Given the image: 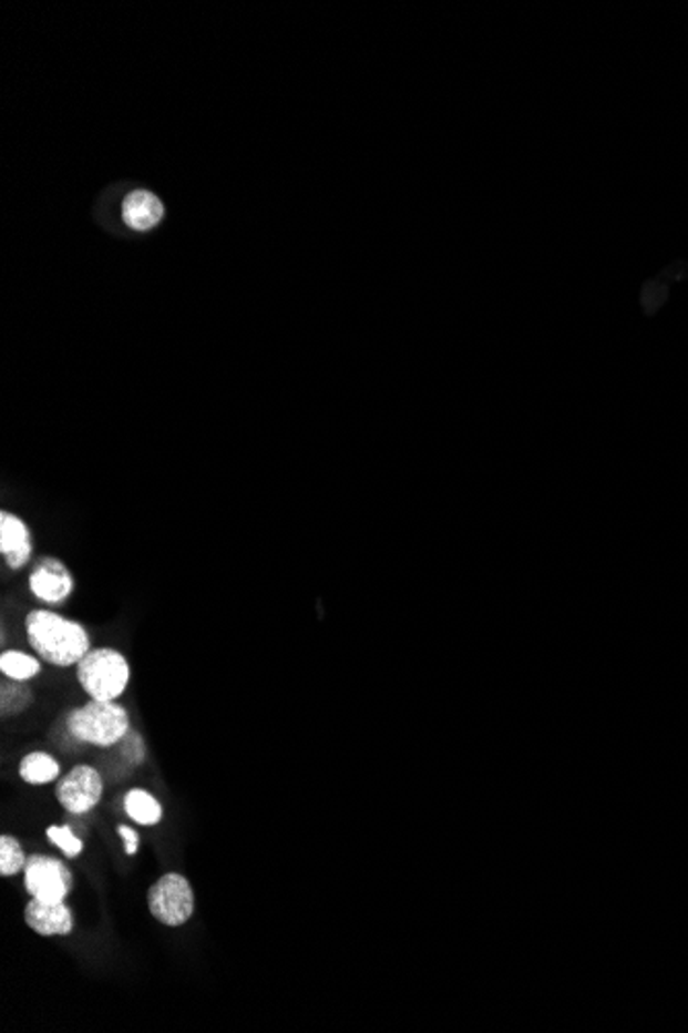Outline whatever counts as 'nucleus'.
Masks as SVG:
<instances>
[{"label":"nucleus","instance_id":"9","mask_svg":"<svg viewBox=\"0 0 688 1033\" xmlns=\"http://www.w3.org/2000/svg\"><path fill=\"white\" fill-rule=\"evenodd\" d=\"M23 918L25 924L40 937H66L73 932V910L64 901L50 903L31 898L25 906Z\"/></svg>","mask_w":688,"mask_h":1033},{"label":"nucleus","instance_id":"4","mask_svg":"<svg viewBox=\"0 0 688 1033\" xmlns=\"http://www.w3.org/2000/svg\"><path fill=\"white\" fill-rule=\"evenodd\" d=\"M148 912L163 927H184L196 910L191 881L184 875L167 872L160 877L147 893Z\"/></svg>","mask_w":688,"mask_h":1033},{"label":"nucleus","instance_id":"12","mask_svg":"<svg viewBox=\"0 0 688 1033\" xmlns=\"http://www.w3.org/2000/svg\"><path fill=\"white\" fill-rule=\"evenodd\" d=\"M19 776L23 783L31 784V786H44V784L59 780L60 764L45 751H33L21 759Z\"/></svg>","mask_w":688,"mask_h":1033},{"label":"nucleus","instance_id":"16","mask_svg":"<svg viewBox=\"0 0 688 1033\" xmlns=\"http://www.w3.org/2000/svg\"><path fill=\"white\" fill-rule=\"evenodd\" d=\"M45 838L52 841L66 858H76L83 855V841L74 836L69 826H50L45 829Z\"/></svg>","mask_w":688,"mask_h":1033},{"label":"nucleus","instance_id":"1","mask_svg":"<svg viewBox=\"0 0 688 1033\" xmlns=\"http://www.w3.org/2000/svg\"><path fill=\"white\" fill-rule=\"evenodd\" d=\"M25 637L30 648L48 665L76 666L91 650L88 630L50 608H33L25 615Z\"/></svg>","mask_w":688,"mask_h":1033},{"label":"nucleus","instance_id":"6","mask_svg":"<svg viewBox=\"0 0 688 1033\" xmlns=\"http://www.w3.org/2000/svg\"><path fill=\"white\" fill-rule=\"evenodd\" d=\"M102 797V774L88 764L74 766L57 786L59 805L71 815H85L95 809Z\"/></svg>","mask_w":688,"mask_h":1033},{"label":"nucleus","instance_id":"5","mask_svg":"<svg viewBox=\"0 0 688 1033\" xmlns=\"http://www.w3.org/2000/svg\"><path fill=\"white\" fill-rule=\"evenodd\" d=\"M25 889L35 900L60 903L73 889V872L62 860L45 855H33L25 865Z\"/></svg>","mask_w":688,"mask_h":1033},{"label":"nucleus","instance_id":"18","mask_svg":"<svg viewBox=\"0 0 688 1033\" xmlns=\"http://www.w3.org/2000/svg\"><path fill=\"white\" fill-rule=\"evenodd\" d=\"M117 833H120V838L124 840V852H126L129 857H134V855L138 852V833L129 826L117 827Z\"/></svg>","mask_w":688,"mask_h":1033},{"label":"nucleus","instance_id":"14","mask_svg":"<svg viewBox=\"0 0 688 1033\" xmlns=\"http://www.w3.org/2000/svg\"><path fill=\"white\" fill-rule=\"evenodd\" d=\"M31 702H33V694H31L28 681H13L4 677L2 687H0V709L4 718L25 712L30 708Z\"/></svg>","mask_w":688,"mask_h":1033},{"label":"nucleus","instance_id":"3","mask_svg":"<svg viewBox=\"0 0 688 1033\" xmlns=\"http://www.w3.org/2000/svg\"><path fill=\"white\" fill-rule=\"evenodd\" d=\"M132 668L129 658L116 648H91L76 665V681L91 699L116 702L129 689Z\"/></svg>","mask_w":688,"mask_h":1033},{"label":"nucleus","instance_id":"13","mask_svg":"<svg viewBox=\"0 0 688 1033\" xmlns=\"http://www.w3.org/2000/svg\"><path fill=\"white\" fill-rule=\"evenodd\" d=\"M2 677L13 681H31L42 673V658L21 650H4L0 656Z\"/></svg>","mask_w":688,"mask_h":1033},{"label":"nucleus","instance_id":"2","mask_svg":"<svg viewBox=\"0 0 688 1033\" xmlns=\"http://www.w3.org/2000/svg\"><path fill=\"white\" fill-rule=\"evenodd\" d=\"M66 730L79 743L116 747L132 730L131 714L117 702L89 699L85 706L69 712Z\"/></svg>","mask_w":688,"mask_h":1033},{"label":"nucleus","instance_id":"8","mask_svg":"<svg viewBox=\"0 0 688 1033\" xmlns=\"http://www.w3.org/2000/svg\"><path fill=\"white\" fill-rule=\"evenodd\" d=\"M0 555L9 570H21L33 558V532L25 518L16 512H0Z\"/></svg>","mask_w":688,"mask_h":1033},{"label":"nucleus","instance_id":"15","mask_svg":"<svg viewBox=\"0 0 688 1033\" xmlns=\"http://www.w3.org/2000/svg\"><path fill=\"white\" fill-rule=\"evenodd\" d=\"M25 865H28V857L19 840L13 836H2L0 838V875L13 877L17 872L25 871Z\"/></svg>","mask_w":688,"mask_h":1033},{"label":"nucleus","instance_id":"17","mask_svg":"<svg viewBox=\"0 0 688 1033\" xmlns=\"http://www.w3.org/2000/svg\"><path fill=\"white\" fill-rule=\"evenodd\" d=\"M117 745L122 747V755H124L126 759H131L134 766H138V764L145 759V743H143V738H141L138 733L131 730Z\"/></svg>","mask_w":688,"mask_h":1033},{"label":"nucleus","instance_id":"11","mask_svg":"<svg viewBox=\"0 0 688 1033\" xmlns=\"http://www.w3.org/2000/svg\"><path fill=\"white\" fill-rule=\"evenodd\" d=\"M124 811L138 826H157L163 819L162 802L143 788H132L124 797Z\"/></svg>","mask_w":688,"mask_h":1033},{"label":"nucleus","instance_id":"7","mask_svg":"<svg viewBox=\"0 0 688 1033\" xmlns=\"http://www.w3.org/2000/svg\"><path fill=\"white\" fill-rule=\"evenodd\" d=\"M30 592L44 605H62L73 594L74 577L64 561L42 558L28 577Z\"/></svg>","mask_w":688,"mask_h":1033},{"label":"nucleus","instance_id":"10","mask_svg":"<svg viewBox=\"0 0 688 1033\" xmlns=\"http://www.w3.org/2000/svg\"><path fill=\"white\" fill-rule=\"evenodd\" d=\"M165 207L162 198L151 191H132L122 203V219L132 232H151L163 222Z\"/></svg>","mask_w":688,"mask_h":1033}]
</instances>
